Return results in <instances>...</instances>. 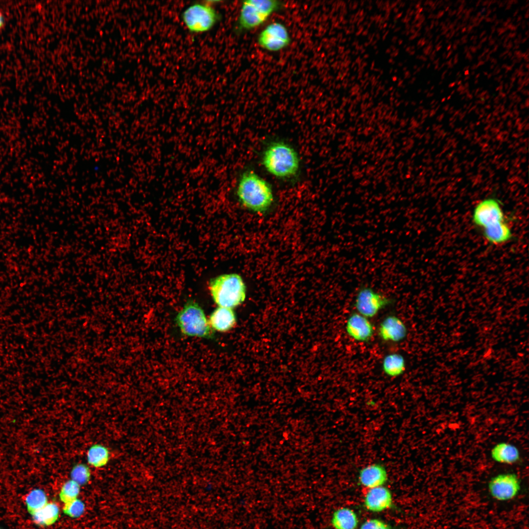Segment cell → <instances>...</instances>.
Segmentation results:
<instances>
[{
	"label": "cell",
	"instance_id": "obj_1",
	"mask_svg": "<svg viewBox=\"0 0 529 529\" xmlns=\"http://www.w3.org/2000/svg\"><path fill=\"white\" fill-rule=\"evenodd\" d=\"M260 162L272 176L285 182H293L301 170V158L297 149L281 139L270 141L264 147Z\"/></svg>",
	"mask_w": 529,
	"mask_h": 529
},
{
	"label": "cell",
	"instance_id": "obj_2",
	"mask_svg": "<svg viewBox=\"0 0 529 529\" xmlns=\"http://www.w3.org/2000/svg\"><path fill=\"white\" fill-rule=\"evenodd\" d=\"M235 194L244 208L257 213L267 211L274 201L271 184L255 170L247 168L239 175Z\"/></svg>",
	"mask_w": 529,
	"mask_h": 529
},
{
	"label": "cell",
	"instance_id": "obj_3",
	"mask_svg": "<svg viewBox=\"0 0 529 529\" xmlns=\"http://www.w3.org/2000/svg\"><path fill=\"white\" fill-rule=\"evenodd\" d=\"M472 221L481 230L485 239L489 240L503 237L510 228L500 202L494 197L484 199L476 205Z\"/></svg>",
	"mask_w": 529,
	"mask_h": 529
},
{
	"label": "cell",
	"instance_id": "obj_4",
	"mask_svg": "<svg viewBox=\"0 0 529 529\" xmlns=\"http://www.w3.org/2000/svg\"><path fill=\"white\" fill-rule=\"evenodd\" d=\"M285 4L276 0H246L241 2L234 32L240 34L264 24L274 13L280 10Z\"/></svg>",
	"mask_w": 529,
	"mask_h": 529
},
{
	"label": "cell",
	"instance_id": "obj_5",
	"mask_svg": "<svg viewBox=\"0 0 529 529\" xmlns=\"http://www.w3.org/2000/svg\"><path fill=\"white\" fill-rule=\"evenodd\" d=\"M209 289L218 307L233 309L242 303L246 297V286L242 277L237 273L224 274L212 279Z\"/></svg>",
	"mask_w": 529,
	"mask_h": 529
},
{
	"label": "cell",
	"instance_id": "obj_6",
	"mask_svg": "<svg viewBox=\"0 0 529 529\" xmlns=\"http://www.w3.org/2000/svg\"><path fill=\"white\" fill-rule=\"evenodd\" d=\"M181 19L189 32L198 34L212 29L221 19V15L207 1L192 4L181 14Z\"/></svg>",
	"mask_w": 529,
	"mask_h": 529
},
{
	"label": "cell",
	"instance_id": "obj_7",
	"mask_svg": "<svg viewBox=\"0 0 529 529\" xmlns=\"http://www.w3.org/2000/svg\"><path fill=\"white\" fill-rule=\"evenodd\" d=\"M176 322L185 335L199 337H211L212 328L203 310L195 302H189L176 316Z\"/></svg>",
	"mask_w": 529,
	"mask_h": 529
},
{
	"label": "cell",
	"instance_id": "obj_8",
	"mask_svg": "<svg viewBox=\"0 0 529 529\" xmlns=\"http://www.w3.org/2000/svg\"><path fill=\"white\" fill-rule=\"evenodd\" d=\"M487 491L491 498L500 502L511 501L521 490V481L513 472H504L491 477L487 483Z\"/></svg>",
	"mask_w": 529,
	"mask_h": 529
},
{
	"label": "cell",
	"instance_id": "obj_9",
	"mask_svg": "<svg viewBox=\"0 0 529 529\" xmlns=\"http://www.w3.org/2000/svg\"><path fill=\"white\" fill-rule=\"evenodd\" d=\"M393 302L391 298L370 287L364 286L361 287L357 293L354 307L358 313L369 319Z\"/></svg>",
	"mask_w": 529,
	"mask_h": 529
},
{
	"label": "cell",
	"instance_id": "obj_10",
	"mask_svg": "<svg viewBox=\"0 0 529 529\" xmlns=\"http://www.w3.org/2000/svg\"><path fill=\"white\" fill-rule=\"evenodd\" d=\"M291 41L288 28L279 22L268 24L260 32L257 37L259 46L271 52L284 49L289 46Z\"/></svg>",
	"mask_w": 529,
	"mask_h": 529
},
{
	"label": "cell",
	"instance_id": "obj_11",
	"mask_svg": "<svg viewBox=\"0 0 529 529\" xmlns=\"http://www.w3.org/2000/svg\"><path fill=\"white\" fill-rule=\"evenodd\" d=\"M347 334L353 340L367 342L373 337L374 326L369 318L357 313L350 314L345 323Z\"/></svg>",
	"mask_w": 529,
	"mask_h": 529
},
{
	"label": "cell",
	"instance_id": "obj_12",
	"mask_svg": "<svg viewBox=\"0 0 529 529\" xmlns=\"http://www.w3.org/2000/svg\"><path fill=\"white\" fill-rule=\"evenodd\" d=\"M380 338L385 342H399L406 338L408 328L398 316L389 315L381 322L378 330Z\"/></svg>",
	"mask_w": 529,
	"mask_h": 529
},
{
	"label": "cell",
	"instance_id": "obj_13",
	"mask_svg": "<svg viewBox=\"0 0 529 529\" xmlns=\"http://www.w3.org/2000/svg\"><path fill=\"white\" fill-rule=\"evenodd\" d=\"M364 505L368 511L380 512L390 508L393 504L391 491L384 485L368 489L364 497Z\"/></svg>",
	"mask_w": 529,
	"mask_h": 529
},
{
	"label": "cell",
	"instance_id": "obj_14",
	"mask_svg": "<svg viewBox=\"0 0 529 529\" xmlns=\"http://www.w3.org/2000/svg\"><path fill=\"white\" fill-rule=\"evenodd\" d=\"M490 456L494 461L507 465L516 464L521 459L519 448L515 445L505 441L495 444L491 449Z\"/></svg>",
	"mask_w": 529,
	"mask_h": 529
},
{
	"label": "cell",
	"instance_id": "obj_15",
	"mask_svg": "<svg viewBox=\"0 0 529 529\" xmlns=\"http://www.w3.org/2000/svg\"><path fill=\"white\" fill-rule=\"evenodd\" d=\"M387 479V474L384 467L373 464L362 469L359 474L360 483L367 489L383 486Z\"/></svg>",
	"mask_w": 529,
	"mask_h": 529
},
{
	"label": "cell",
	"instance_id": "obj_16",
	"mask_svg": "<svg viewBox=\"0 0 529 529\" xmlns=\"http://www.w3.org/2000/svg\"><path fill=\"white\" fill-rule=\"evenodd\" d=\"M236 321V316L232 309L218 307L212 313L209 323L212 329L226 332L235 325Z\"/></svg>",
	"mask_w": 529,
	"mask_h": 529
},
{
	"label": "cell",
	"instance_id": "obj_17",
	"mask_svg": "<svg viewBox=\"0 0 529 529\" xmlns=\"http://www.w3.org/2000/svg\"><path fill=\"white\" fill-rule=\"evenodd\" d=\"M111 458V452L108 447L99 443L91 445L86 454L87 464L91 467L100 469L106 466Z\"/></svg>",
	"mask_w": 529,
	"mask_h": 529
},
{
	"label": "cell",
	"instance_id": "obj_18",
	"mask_svg": "<svg viewBox=\"0 0 529 529\" xmlns=\"http://www.w3.org/2000/svg\"><path fill=\"white\" fill-rule=\"evenodd\" d=\"M331 524L335 529H356L359 519L356 512L352 509L341 507L333 513Z\"/></svg>",
	"mask_w": 529,
	"mask_h": 529
},
{
	"label": "cell",
	"instance_id": "obj_19",
	"mask_svg": "<svg viewBox=\"0 0 529 529\" xmlns=\"http://www.w3.org/2000/svg\"><path fill=\"white\" fill-rule=\"evenodd\" d=\"M383 372L389 377L402 375L406 369L405 357L399 353H391L385 355L382 362Z\"/></svg>",
	"mask_w": 529,
	"mask_h": 529
},
{
	"label": "cell",
	"instance_id": "obj_20",
	"mask_svg": "<svg viewBox=\"0 0 529 529\" xmlns=\"http://www.w3.org/2000/svg\"><path fill=\"white\" fill-rule=\"evenodd\" d=\"M59 508L53 503H47L32 516L34 521L40 526H48L53 524L58 519Z\"/></svg>",
	"mask_w": 529,
	"mask_h": 529
},
{
	"label": "cell",
	"instance_id": "obj_21",
	"mask_svg": "<svg viewBox=\"0 0 529 529\" xmlns=\"http://www.w3.org/2000/svg\"><path fill=\"white\" fill-rule=\"evenodd\" d=\"M25 503L28 511L32 515L48 503V498L43 490L35 489L26 496Z\"/></svg>",
	"mask_w": 529,
	"mask_h": 529
},
{
	"label": "cell",
	"instance_id": "obj_22",
	"mask_svg": "<svg viewBox=\"0 0 529 529\" xmlns=\"http://www.w3.org/2000/svg\"><path fill=\"white\" fill-rule=\"evenodd\" d=\"M91 468L87 463H75L70 471L71 479L80 486L87 484L91 479Z\"/></svg>",
	"mask_w": 529,
	"mask_h": 529
},
{
	"label": "cell",
	"instance_id": "obj_23",
	"mask_svg": "<svg viewBox=\"0 0 529 529\" xmlns=\"http://www.w3.org/2000/svg\"><path fill=\"white\" fill-rule=\"evenodd\" d=\"M80 491V485L71 479L66 481L62 486L59 498L64 504L77 499Z\"/></svg>",
	"mask_w": 529,
	"mask_h": 529
},
{
	"label": "cell",
	"instance_id": "obj_24",
	"mask_svg": "<svg viewBox=\"0 0 529 529\" xmlns=\"http://www.w3.org/2000/svg\"><path fill=\"white\" fill-rule=\"evenodd\" d=\"M85 510L84 503L76 499L65 504L63 511L65 514L71 518H76L80 517Z\"/></svg>",
	"mask_w": 529,
	"mask_h": 529
},
{
	"label": "cell",
	"instance_id": "obj_25",
	"mask_svg": "<svg viewBox=\"0 0 529 529\" xmlns=\"http://www.w3.org/2000/svg\"><path fill=\"white\" fill-rule=\"evenodd\" d=\"M360 529H391L385 522L378 519H370L364 522Z\"/></svg>",
	"mask_w": 529,
	"mask_h": 529
},
{
	"label": "cell",
	"instance_id": "obj_26",
	"mask_svg": "<svg viewBox=\"0 0 529 529\" xmlns=\"http://www.w3.org/2000/svg\"><path fill=\"white\" fill-rule=\"evenodd\" d=\"M4 24L3 18L0 13V29L3 26Z\"/></svg>",
	"mask_w": 529,
	"mask_h": 529
}]
</instances>
